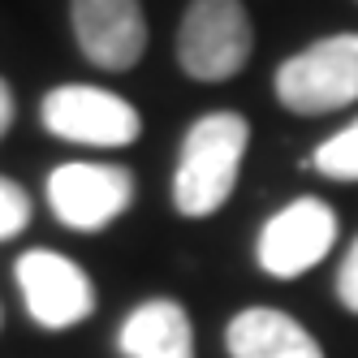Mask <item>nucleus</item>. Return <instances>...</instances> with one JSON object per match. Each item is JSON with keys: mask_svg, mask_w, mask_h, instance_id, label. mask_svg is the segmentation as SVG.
I'll return each mask as SVG.
<instances>
[{"mask_svg": "<svg viewBox=\"0 0 358 358\" xmlns=\"http://www.w3.org/2000/svg\"><path fill=\"white\" fill-rule=\"evenodd\" d=\"M250 151V121L234 108H216L190 121L173 164V212L186 220L216 216L238 190Z\"/></svg>", "mask_w": 358, "mask_h": 358, "instance_id": "f257e3e1", "label": "nucleus"}, {"mask_svg": "<svg viewBox=\"0 0 358 358\" xmlns=\"http://www.w3.org/2000/svg\"><path fill=\"white\" fill-rule=\"evenodd\" d=\"M276 104L294 117H328L358 104V31H337L285 57L272 73Z\"/></svg>", "mask_w": 358, "mask_h": 358, "instance_id": "f03ea898", "label": "nucleus"}, {"mask_svg": "<svg viewBox=\"0 0 358 358\" xmlns=\"http://www.w3.org/2000/svg\"><path fill=\"white\" fill-rule=\"evenodd\" d=\"M177 69L194 83H229L255 57V22L242 0H190L173 39Z\"/></svg>", "mask_w": 358, "mask_h": 358, "instance_id": "7ed1b4c3", "label": "nucleus"}, {"mask_svg": "<svg viewBox=\"0 0 358 358\" xmlns=\"http://www.w3.org/2000/svg\"><path fill=\"white\" fill-rule=\"evenodd\" d=\"M39 121L43 130L61 143L117 151L130 147L143 134V113L125 95L95 87V83H61L39 99Z\"/></svg>", "mask_w": 358, "mask_h": 358, "instance_id": "20e7f679", "label": "nucleus"}, {"mask_svg": "<svg viewBox=\"0 0 358 358\" xmlns=\"http://www.w3.org/2000/svg\"><path fill=\"white\" fill-rule=\"evenodd\" d=\"M48 208L73 234H104L117 224L138 194V182L125 164L108 160H65L48 173Z\"/></svg>", "mask_w": 358, "mask_h": 358, "instance_id": "39448f33", "label": "nucleus"}, {"mask_svg": "<svg viewBox=\"0 0 358 358\" xmlns=\"http://www.w3.org/2000/svg\"><path fill=\"white\" fill-rule=\"evenodd\" d=\"M13 280L22 289L27 315L48 332H69L95 315V285L87 268L61 250H22L13 264Z\"/></svg>", "mask_w": 358, "mask_h": 358, "instance_id": "423d86ee", "label": "nucleus"}, {"mask_svg": "<svg viewBox=\"0 0 358 358\" xmlns=\"http://www.w3.org/2000/svg\"><path fill=\"white\" fill-rule=\"evenodd\" d=\"M332 246H337V212L315 194H298L264 220L255 238V264L272 280H298L324 264Z\"/></svg>", "mask_w": 358, "mask_h": 358, "instance_id": "0eeeda50", "label": "nucleus"}, {"mask_svg": "<svg viewBox=\"0 0 358 358\" xmlns=\"http://www.w3.org/2000/svg\"><path fill=\"white\" fill-rule=\"evenodd\" d=\"M69 31L78 52L104 73H130L147 52L143 0H69Z\"/></svg>", "mask_w": 358, "mask_h": 358, "instance_id": "6e6552de", "label": "nucleus"}, {"mask_svg": "<svg viewBox=\"0 0 358 358\" xmlns=\"http://www.w3.org/2000/svg\"><path fill=\"white\" fill-rule=\"evenodd\" d=\"M229 358H324V345L280 306H242L224 324Z\"/></svg>", "mask_w": 358, "mask_h": 358, "instance_id": "1a4fd4ad", "label": "nucleus"}, {"mask_svg": "<svg viewBox=\"0 0 358 358\" xmlns=\"http://www.w3.org/2000/svg\"><path fill=\"white\" fill-rule=\"evenodd\" d=\"M121 358H194V324L177 298H143L117 328Z\"/></svg>", "mask_w": 358, "mask_h": 358, "instance_id": "9d476101", "label": "nucleus"}, {"mask_svg": "<svg viewBox=\"0 0 358 358\" xmlns=\"http://www.w3.org/2000/svg\"><path fill=\"white\" fill-rule=\"evenodd\" d=\"M311 169L324 173L328 182H341V186H354L358 182V117L350 125H341L337 134H328L311 151Z\"/></svg>", "mask_w": 358, "mask_h": 358, "instance_id": "9b49d317", "label": "nucleus"}, {"mask_svg": "<svg viewBox=\"0 0 358 358\" xmlns=\"http://www.w3.org/2000/svg\"><path fill=\"white\" fill-rule=\"evenodd\" d=\"M31 216H35V203L27 186H17L13 177L0 173V242H13L17 234H27Z\"/></svg>", "mask_w": 358, "mask_h": 358, "instance_id": "f8f14e48", "label": "nucleus"}, {"mask_svg": "<svg viewBox=\"0 0 358 358\" xmlns=\"http://www.w3.org/2000/svg\"><path fill=\"white\" fill-rule=\"evenodd\" d=\"M332 294H337L341 302V311L358 315V238L345 246L341 255V264H337V280H332Z\"/></svg>", "mask_w": 358, "mask_h": 358, "instance_id": "ddd939ff", "label": "nucleus"}, {"mask_svg": "<svg viewBox=\"0 0 358 358\" xmlns=\"http://www.w3.org/2000/svg\"><path fill=\"white\" fill-rule=\"evenodd\" d=\"M13 117H17V95H13L9 78H0V138L13 130Z\"/></svg>", "mask_w": 358, "mask_h": 358, "instance_id": "4468645a", "label": "nucleus"}]
</instances>
